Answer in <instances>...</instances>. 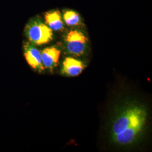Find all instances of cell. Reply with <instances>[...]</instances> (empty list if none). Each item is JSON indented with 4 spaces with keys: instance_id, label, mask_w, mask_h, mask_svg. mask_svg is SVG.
<instances>
[{
    "instance_id": "cell-1",
    "label": "cell",
    "mask_w": 152,
    "mask_h": 152,
    "mask_svg": "<svg viewBox=\"0 0 152 152\" xmlns=\"http://www.w3.org/2000/svg\"><path fill=\"white\" fill-rule=\"evenodd\" d=\"M147 116L145 109L136 104L122 109L112 125L113 141L120 145H129L136 141L145 127Z\"/></svg>"
},
{
    "instance_id": "cell-2",
    "label": "cell",
    "mask_w": 152,
    "mask_h": 152,
    "mask_svg": "<svg viewBox=\"0 0 152 152\" xmlns=\"http://www.w3.org/2000/svg\"><path fill=\"white\" fill-rule=\"evenodd\" d=\"M25 33L29 41L36 45L48 44L53 37V31L38 19H33L28 23Z\"/></svg>"
},
{
    "instance_id": "cell-3",
    "label": "cell",
    "mask_w": 152,
    "mask_h": 152,
    "mask_svg": "<svg viewBox=\"0 0 152 152\" xmlns=\"http://www.w3.org/2000/svg\"><path fill=\"white\" fill-rule=\"evenodd\" d=\"M65 41L67 50L71 54L80 56L84 53L87 38L83 33L77 30L71 31L67 34Z\"/></svg>"
},
{
    "instance_id": "cell-4",
    "label": "cell",
    "mask_w": 152,
    "mask_h": 152,
    "mask_svg": "<svg viewBox=\"0 0 152 152\" xmlns=\"http://www.w3.org/2000/svg\"><path fill=\"white\" fill-rule=\"evenodd\" d=\"M24 55L28 64L38 72L44 71V67L42 62L41 53L30 42H26L23 46Z\"/></svg>"
},
{
    "instance_id": "cell-5",
    "label": "cell",
    "mask_w": 152,
    "mask_h": 152,
    "mask_svg": "<svg viewBox=\"0 0 152 152\" xmlns=\"http://www.w3.org/2000/svg\"><path fill=\"white\" fill-rule=\"evenodd\" d=\"M60 56V50L55 47H49L41 53L42 62L44 68L52 69L58 64Z\"/></svg>"
},
{
    "instance_id": "cell-6",
    "label": "cell",
    "mask_w": 152,
    "mask_h": 152,
    "mask_svg": "<svg viewBox=\"0 0 152 152\" xmlns=\"http://www.w3.org/2000/svg\"><path fill=\"white\" fill-rule=\"evenodd\" d=\"M83 69L84 65L81 61L68 57L63 63L62 73L67 76L75 77L80 75Z\"/></svg>"
},
{
    "instance_id": "cell-7",
    "label": "cell",
    "mask_w": 152,
    "mask_h": 152,
    "mask_svg": "<svg viewBox=\"0 0 152 152\" xmlns=\"http://www.w3.org/2000/svg\"><path fill=\"white\" fill-rule=\"evenodd\" d=\"M45 19L46 25L52 31H60L63 28V22L58 10L46 12L45 15Z\"/></svg>"
},
{
    "instance_id": "cell-8",
    "label": "cell",
    "mask_w": 152,
    "mask_h": 152,
    "mask_svg": "<svg viewBox=\"0 0 152 152\" xmlns=\"http://www.w3.org/2000/svg\"><path fill=\"white\" fill-rule=\"evenodd\" d=\"M63 18L65 23L70 26H77L80 23V16L75 11H65L63 15Z\"/></svg>"
}]
</instances>
